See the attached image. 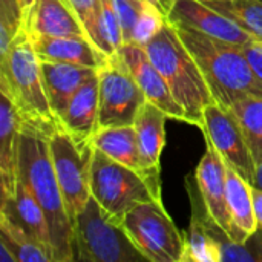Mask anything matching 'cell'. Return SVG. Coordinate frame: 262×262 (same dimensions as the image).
Listing matches in <instances>:
<instances>
[{
	"mask_svg": "<svg viewBox=\"0 0 262 262\" xmlns=\"http://www.w3.org/2000/svg\"><path fill=\"white\" fill-rule=\"evenodd\" d=\"M0 92L6 94L15 106L21 130L49 140L61 129L49 104L40 60L23 28L8 51L0 55Z\"/></svg>",
	"mask_w": 262,
	"mask_h": 262,
	"instance_id": "cell-1",
	"label": "cell"
},
{
	"mask_svg": "<svg viewBox=\"0 0 262 262\" xmlns=\"http://www.w3.org/2000/svg\"><path fill=\"white\" fill-rule=\"evenodd\" d=\"M17 178L28 186L46 215L54 262L74 261V227L55 177L48 138L21 130Z\"/></svg>",
	"mask_w": 262,
	"mask_h": 262,
	"instance_id": "cell-2",
	"label": "cell"
},
{
	"mask_svg": "<svg viewBox=\"0 0 262 262\" xmlns=\"http://www.w3.org/2000/svg\"><path fill=\"white\" fill-rule=\"evenodd\" d=\"M173 26L200 66L215 103L230 109L243 97H262V83L255 77L243 46L209 37L186 26Z\"/></svg>",
	"mask_w": 262,
	"mask_h": 262,
	"instance_id": "cell-3",
	"label": "cell"
},
{
	"mask_svg": "<svg viewBox=\"0 0 262 262\" xmlns=\"http://www.w3.org/2000/svg\"><path fill=\"white\" fill-rule=\"evenodd\" d=\"M144 49L164 77L178 104L184 109L187 123L203 129V112L215 100L200 66L180 38L175 26L167 20Z\"/></svg>",
	"mask_w": 262,
	"mask_h": 262,
	"instance_id": "cell-4",
	"label": "cell"
},
{
	"mask_svg": "<svg viewBox=\"0 0 262 262\" xmlns=\"http://www.w3.org/2000/svg\"><path fill=\"white\" fill-rule=\"evenodd\" d=\"M74 261L149 262L135 247L123 224L115 221L91 195L72 221Z\"/></svg>",
	"mask_w": 262,
	"mask_h": 262,
	"instance_id": "cell-5",
	"label": "cell"
},
{
	"mask_svg": "<svg viewBox=\"0 0 262 262\" xmlns=\"http://www.w3.org/2000/svg\"><path fill=\"white\" fill-rule=\"evenodd\" d=\"M91 195L120 224L135 206L161 201V184L94 147L91 163Z\"/></svg>",
	"mask_w": 262,
	"mask_h": 262,
	"instance_id": "cell-6",
	"label": "cell"
},
{
	"mask_svg": "<svg viewBox=\"0 0 262 262\" xmlns=\"http://www.w3.org/2000/svg\"><path fill=\"white\" fill-rule=\"evenodd\" d=\"M123 227L149 262H183L184 233L178 230L163 201H146L127 212Z\"/></svg>",
	"mask_w": 262,
	"mask_h": 262,
	"instance_id": "cell-7",
	"label": "cell"
},
{
	"mask_svg": "<svg viewBox=\"0 0 262 262\" xmlns=\"http://www.w3.org/2000/svg\"><path fill=\"white\" fill-rule=\"evenodd\" d=\"M146 101L123 54L118 51L109 55L98 69V127L134 126Z\"/></svg>",
	"mask_w": 262,
	"mask_h": 262,
	"instance_id": "cell-8",
	"label": "cell"
},
{
	"mask_svg": "<svg viewBox=\"0 0 262 262\" xmlns=\"http://www.w3.org/2000/svg\"><path fill=\"white\" fill-rule=\"evenodd\" d=\"M49 152L71 221L91 198V163L94 146L80 147L72 137L58 129L48 140Z\"/></svg>",
	"mask_w": 262,
	"mask_h": 262,
	"instance_id": "cell-9",
	"label": "cell"
},
{
	"mask_svg": "<svg viewBox=\"0 0 262 262\" xmlns=\"http://www.w3.org/2000/svg\"><path fill=\"white\" fill-rule=\"evenodd\" d=\"M203 118L204 126L201 132L206 143L212 144L221 158L253 186L256 164L235 114L218 103H212L206 106Z\"/></svg>",
	"mask_w": 262,
	"mask_h": 262,
	"instance_id": "cell-10",
	"label": "cell"
},
{
	"mask_svg": "<svg viewBox=\"0 0 262 262\" xmlns=\"http://www.w3.org/2000/svg\"><path fill=\"white\" fill-rule=\"evenodd\" d=\"M196 184L209 215L227 233L233 243H244L250 235L244 233L232 220L227 203V173L226 161L216 149L206 143V152L195 169Z\"/></svg>",
	"mask_w": 262,
	"mask_h": 262,
	"instance_id": "cell-11",
	"label": "cell"
},
{
	"mask_svg": "<svg viewBox=\"0 0 262 262\" xmlns=\"http://www.w3.org/2000/svg\"><path fill=\"white\" fill-rule=\"evenodd\" d=\"M166 17L173 25L195 29L201 34L236 46H246L253 41V38L235 21L203 0H172L167 6Z\"/></svg>",
	"mask_w": 262,
	"mask_h": 262,
	"instance_id": "cell-12",
	"label": "cell"
},
{
	"mask_svg": "<svg viewBox=\"0 0 262 262\" xmlns=\"http://www.w3.org/2000/svg\"><path fill=\"white\" fill-rule=\"evenodd\" d=\"M120 52L123 54L132 75L135 77L140 88L143 89L147 101L164 111L169 118L187 123L184 109L178 104V101L172 95L164 77L152 63L146 49L135 43H124Z\"/></svg>",
	"mask_w": 262,
	"mask_h": 262,
	"instance_id": "cell-13",
	"label": "cell"
},
{
	"mask_svg": "<svg viewBox=\"0 0 262 262\" xmlns=\"http://www.w3.org/2000/svg\"><path fill=\"white\" fill-rule=\"evenodd\" d=\"M186 189L190 200V210L192 215L200 218V221L207 229L209 235L213 238V241L220 246L221 252V261L223 262H262V229L258 227L255 233H252L247 241L238 244L233 243L227 233L216 224V221L209 215L207 207L203 201V196L200 193L196 177L189 175L186 178Z\"/></svg>",
	"mask_w": 262,
	"mask_h": 262,
	"instance_id": "cell-14",
	"label": "cell"
},
{
	"mask_svg": "<svg viewBox=\"0 0 262 262\" xmlns=\"http://www.w3.org/2000/svg\"><path fill=\"white\" fill-rule=\"evenodd\" d=\"M21 28L29 38L58 35L88 37L83 25L66 0H34L23 11Z\"/></svg>",
	"mask_w": 262,
	"mask_h": 262,
	"instance_id": "cell-15",
	"label": "cell"
},
{
	"mask_svg": "<svg viewBox=\"0 0 262 262\" xmlns=\"http://www.w3.org/2000/svg\"><path fill=\"white\" fill-rule=\"evenodd\" d=\"M60 126L80 147L92 146L98 132V72L71 98L58 118Z\"/></svg>",
	"mask_w": 262,
	"mask_h": 262,
	"instance_id": "cell-16",
	"label": "cell"
},
{
	"mask_svg": "<svg viewBox=\"0 0 262 262\" xmlns=\"http://www.w3.org/2000/svg\"><path fill=\"white\" fill-rule=\"evenodd\" d=\"M40 61L69 63L100 69L109 58L84 35H58L31 38Z\"/></svg>",
	"mask_w": 262,
	"mask_h": 262,
	"instance_id": "cell-17",
	"label": "cell"
},
{
	"mask_svg": "<svg viewBox=\"0 0 262 262\" xmlns=\"http://www.w3.org/2000/svg\"><path fill=\"white\" fill-rule=\"evenodd\" d=\"M0 215L12 221L21 230L31 235L35 241L45 246L52 253L54 258L51 232L46 215L38 201L35 200V196L32 195V192L28 189V186L21 183L18 178L14 193L2 196Z\"/></svg>",
	"mask_w": 262,
	"mask_h": 262,
	"instance_id": "cell-18",
	"label": "cell"
},
{
	"mask_svg": "<svg viewBox=\"0 0 262 262\" xmlns=\"http://www.w3.org/2000/svg\"><path fill=\"white\" fill-rule=\"evenodd\" d=\"M167 118L169 117L166 115L164 111H161L158 106L152 104L150 101H146L141 106L134 123L135 130H137L143 167L146 173L157 181H161L160 160H161V154L166 144Z\"/></svg>",
	"mask_w": 262,
	"mask_h": 262,
	"instance_id": "cell-19",
	"label": "cell"
},
{
	"mask_svg": "<svg viewBox=\"0 0 262 262\" xmlns=\"http://www.w3.org/2000/svg\"><path fill=\"white\" fill-rule=\"evenodd\" d=\"M0 95V192L2 196H8L17 186L21 120L11 98L3 92Z\"/></svg>",
	"mask_w": 262,
	"mask_h": 262,
	"instance_id": "cell-20",
	"label": "cell"
},
{
	"mask_svg": "<svg viewBox=\"0 0 262 262\" xmlns=\"http://www.w3.org/2000/svg\"><path fill=\"white\" fill-rule=\"evenodd\" d=\"M40 64H41V74H43V81L49 98V104L57 120L61 117V114L64 112L68 103L75 95V92L98 72V69L94 68L77 66L69 63L40 61Z\"/></svg>",
	"mask_w": 262,
	"mask_h": 262,
	"instance_id": "cell-21",
	"label": "cell"
},
{
	"mask_svg": "<svg viewBox=\"0 0 262 262\" xmlns=\"http://www.w3.org/2000/svg\"><path fill=\"white\" fill-rule=\"evenodd\" d=\"M92 146L101 150L103 154H106L107 157H111L112 160L143 173L146 178H149L155 184H161V181L150 178L143 167L135 126L101 127L95 134L92 140Z\"/></svg>",
	"mask_w": 262,
	"mask_h": 262,
	"instance_id": "cell-22",
	"label": "cell"
},
{
	"mask_svg": "<svg viewBox=\"0 0 262 262\" xmlns=\"http://www.w3.org/2000/svg\"><path fill=\"white\" fill-rule=\"evenodd\" d=\"M227 173V203L233 223L247 235L258 230L253 206V186L226 163Z\"/></svg>",
	"mask_w": 262,
	"mask_h": 262,
	"instance_id": "cell-23",
	"label": "cell"
},
{
	"mask_svg": "<svg viewBox=\"0 0 262 262\" xmlns=\"http://www.w3.org/2000/svg\"><path fill=\"white\" fill-rule=\"evenodd\" d=\"M230 111L244 132L252 158L258 167L262 163V97H243L233 103Z\"/></svg>",
	"mask_w": 262,
	"mask_h": 262,
	"instance_id": "cell-24",
	"label": "cell"
},
{
	"mask_svg": "<svg viewBox=\"0 0 262 262\" xmlns=\"http://www.w3.org/2000/svg\"><path fill=\"white\" fill-rule=\"evenodd\" d=\"M0 243L11 250L17 262H54L52 253L45 246L2 215Z\"/></svg>",
	"mask_w": 262,
	"mask_h": 262,
	"instance_id": "cell-25",
	"label": "cell"
},
{
	"mask_svg": "<svg viewBox=\"0 0 262 262\" xmlns=\"http://www.w3.org/2000/svg\"><path fill=\"white\" fill-rule=\"evenodd\" d=\"M262 43V0H203Z\"/></svg>",
	"mask_w": 262,
	"mask_h": 262,
	"instance_id": "cell-26",
	"label": "cell"
},
{
	"mask_svg": "<svg viewBox=\"0 0 262 262\" xmlns=\"http://www.w3.org/2000/svg\"><path fill=\"white\" fill-rule=\"evenodd\" d=\"M184 233L183 262H223L220 246L209 235L204 224L195 215L190 216L189 229Z\"/></svg>",
	"mask_w": 262,
	"mask_h": 262,
	"instance_id": "cell-27",
	"label": "cell"
},
{
	"mask_svg": "<svg viewBox=\"0 0 262 262\" xmlns=\"http://www.w3.org/2000/svg\"><path fill=\"white\" fill-rule=\"evenodd\" d=\"M98 18H100L103 51L106 55H112L118 52L124 45L123 29L114 0H100Z\"/></svg>",
	"mask_w": 262,
	"mask_h": 262,
	"instance_id": "cell-28",
	"label": "cell"
},
{
	"mask_svg": "<svg viewBox=\"0 0 262 262\" xmlns=\"http://www.w3.org/2000/svg\"><path fill=\"white\" fill-rule=\"evenodd\" d=\"M166 21L167 17L164 11L154 2L147 0V3L144 5V8L141 9V12L135 20L129 43H135L144 48L163 29Z\"/></svg>",
	"mask_w": 262,
	"mask_h": 262,
	"instance_id": "cell-29",
	"label": "cell"
},
{
	"mask_svg": "<svg viewBox=\"0 0 262 262\" xmlns=\"http://www.w3.org/2000/svg\"><path fill=\"white\" fill-rule=\"evenodd\" d=\"M80 23L83 25L89 40L103 51V40L100 32V0H66ZM104 52V51H103Z\"/></svg>",
	"mask_w": 262,
	"mask_h": 262,
	"instance_id": "cell-30",
	"label": "cell"
},
{
	"mask_svg": "<svg viewBox=\"0 0 262 262\" xmlns=\"http://www.w3.org/2000/svg\"><path fill=\"white\" fill-rule=\"evenodd\" d=\"M114 3H115L117 12L120 17L124 43H129L135 20H137L138 14L141 12V9L144 8V5L147 3V0H114Z\"/></svg>",
	"mask_w": 262,
	"mask_h": 262,
	"instance_id": "cell-31",
	"label": "cell"
},
{
	"mask_svg": "<svg viewBox=\"0 0 262 262\" xmlns=\"http://www.w3.org/2000/svg\"><path fill=\"white\" fill-rule=\"evenodd\" d=\"M0 20L15 28H21V20H23L21 0H0Z\"/></svg>",
	"mask_w": 262,
	"mask_h": 262,
	"instance_id": "cell-32",
	"label": "cell"
},
{
	"mask_svg": "<svg viewBox=\"0 0 262 262\" xmlns=\"http://www.w3.org/2000/svg\"><path fill=\"white\" fill-rule=\"evenodd\" d=\"M243 51L255 77L262 83V43L253 40L246 46H243Z\"/></svg>",
	"mask_w": 262,
	"mask_h": 262,
	"instance_id": "cell-33",
	"label": "cell"
},
{
	"mask_svg": "<svg viewBox=\"0 0 262 262\" xmlns=\"http://www.w3.org/2000/svg\"><path fill=\"white\" fill-rule=\"evenodd\" d=\"M253 206H255V216L258 227L262 229V190L253 187Z\"/></svg>",
	"mask_w": 262,
	"mask_h": 262,
	"instance_id": "cell-34",
	"label": "cell"
},
{
	"mask_svg": "<svg viewBox=\"0 0 262 262\" xmlns=\"http://www.w3.org/2000/svg\"><path fill=\"white\" fill-rule=\"evenodd\" d=\"M0 262H17L15 256L11 253V250L2 243H0Z\"/></svg>",
	"mask_w": 262,
	"mask_h": 262,
	"instance_id": "cell-35",
	"label": "cell"
},
{
	"mask_svg": "<svg viewBox=\"0 0 262 262\" xmlns=\"http://www.w3.org/2000/svg\"><path fill=\"white\" fill-rule=\"evenodd\" d=\"M253 187L262 190V163L256 167V173H255V181H253Z\"/></svg>",
	"mask_w": 262,
	"mask_h": 262,
	"instance_id": "cell-36",
	"label": "cell"
},
{
	"mask_svg": "<svg viewBox=\"0 0 262 262\" xmlns=\"http://www.w3.org/2000/svg\"><path fill=\"white\" fill-rule=\"evenodd\" d=\"M157 2V5L164 11V14H166V11H167V6H169V3L172 2V0H155Z\"/></svg>",
	"mask_w": 262,
	"mask_h": 262,
	"instance_id": "cell-37",
	"label": "cell"
},
{
	"mask_svg": "<svg viewBox=\"0 0 262 262\" xmlns=\"http://www.w3.org/2000/svg\"><path fill=\"white\" fill-rule=\"evenodd\" d=\"M32 2H34V0H21V5H23V11H25V9H26V8H28V6H29V5H31Z\"/></svg>",
	"mask_w": 262,
	"mask_h": 262,
	"instance_id": "cell-38",
	"label": "cell"
},
{
	"mask_svg": "<svg viewBox=\"0 0 262 262\" xmlns=\"http://www.w3.org/2000/svg\"><path fill=\"white\" fill-rule=\"evenodd\" d=\"M152 2H154V3H155V5H157V2H155V0H152Z\"/></svg>",
	"mask_w": 262,
	"mask_h": 262,
	"instance_id": "cell-39",
	"label": "cell"
}]
</instances>
